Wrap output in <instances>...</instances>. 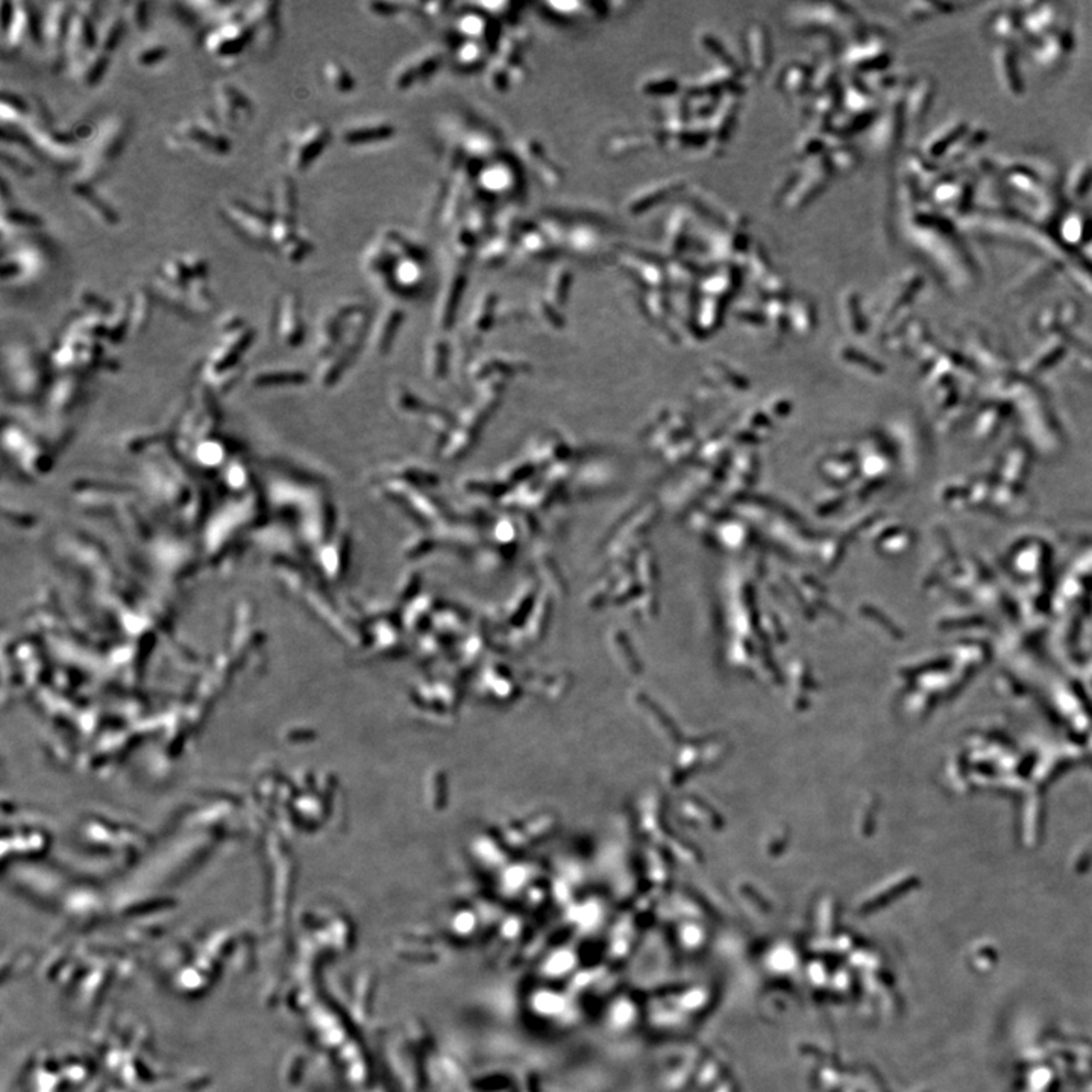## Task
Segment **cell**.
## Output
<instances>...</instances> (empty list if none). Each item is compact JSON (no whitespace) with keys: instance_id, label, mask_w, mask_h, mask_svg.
Wrapping results in <instances>:
<instances>
[{"instance_id":"obj_1","label":"cell","mask_w":1092,"mask_h":1092,"mask_svg":"<svg viewBox=\"0 0 1092 1092\" xmlns=\"http://www.w3.org/2000/svg\"><path fill=\"white\" fill-rule=\"evenodd\" d=\"M129 123L125 117L111 116L97 128L86 152L81 155L75 183L93 185L108 174L125 147Z\"/></svg>"},{"instance_id":"obj_2","label":"cell","mask_w":1092,"mask_h":1092,"mask_svg":"<svg viewBox=\"0 0 1092 1092\" xmlns=\"http://www.w3.org/2000/svg\"><path fill=\"white\" fill-rule=\"evenodd\" d=\"M252 41L253 35L244 12L232 8L202 37L203 49L228 70L240 64V55Z\"/></svg>"},{"instance_id":"obj_3","label":"cell","mask_w":1092,"mask_h":1092,"mask_svg":"<svg viewBox=\"0 0 1092 1092\" xmlns=\"http://www.w3.org/2000/svg\"><path fill=\"white\" fill-rule=\"evenodd\" d=\"M30 140V147L37 149L49 163L58 169L77 167L81 155L75 132H64L53 128L41 117H30L20 128Z\"/></svg>"},{"instance_id":"obj_4","label":"cell","mask_w":1092,"mask_h":1092,"mask_svg":"<svg viewBox=\"0 0 1092 1092\" xmlns=\"http://www.w3.org/2000/svg\"><path fill=\"white\" fill-rule=\"evenodd\" d=\"M167 145L174 151H196L210 155H226L231 151V142L223 134L221 123L213 114H199L183 120L167 134Z\"/></svg>"},{"instance_id":"obj_5","label":"cell","mask_w":1092,"mask_h":1092,"mask_svg":"<svg viewBox=\"0 0 1092 1092\" xmlns=\"http://www.w3.org/2000/svg\"><path fill=\"white\" fill-rule=\"evenodd\" d=\"M2 11V48L5 53H17L28 41L41 46V14L30 3L5 0Z\"/></svg>"},{"instance_id":"obj_6","label":"cell","mask_w":1092,"mask_h":1092,"mask_svg":"<svg viewBox=\"0 0 1092 1092\" xmlns=\"http://www.w3.org/2000/svg\"><path fill=\"white\" fill-rule=\"evenodd\" d=\"M222 216L243 240L253 246H267L272 216L269 210L253 207L242 199H230L222 205Z\"/></svg>"},{"instance_id":"obj_7","label":"cell","mask_w":1092,"mask_h":1092,"mask_svg":"<svg viewBox=\"0 0 1092 1092\" xmlns=\"http://www.w3.org/2000/svg\"><path fill=\"white\" fill-rule=\"evenodd\" d=\"M72 11L73 5L68 2H52L49 3L46 12L41 16V23H39L41 48L44 49L49 64L53 68H59L63 64H66L64 41Z\"/></svg>"},{"instance_id":"obj_8","label":"cell","mask_w":1092,"mask_h":1092,"mask_svg":"<svg viewBox=\"0 0 1092 1092\" xmlns=\"http://www.w3.org/2000/svg\"><path fill=\"white\" fill-rule=\"evenodd\" d=\"M329 140H331V132L328 126L320 122H313L309 125L304 126L298 132L290 136L287 142L286 146L287 163L295 172H305L325 151Z\"/></svg>"},{"instance_id":"obj_9","label":"cell","mask_w":1092,"mask_h":1092,"mask_svg":"<svg viewBox=\"0 0 1092 1092\" xmlns=\"http://www.w3.org/2000/svg\"><path fill=\"white\" fill-rule=\"evenodd\" d=\"M214 116L221 126L242 129L253 117V105L249 97L231 82L219 81L213 87Z\"/></svg>"},{"instance_id":"obj_10","label":"cell","mask_w":1092,"mask_h":1092,"mask_svg":"<svg viewBox=\"0 0 1092 1092\" xmlns=\"http://www.w3.org/2000/svg\"><path fill=\"white\" fill-rule=\"evenodd\" d=\"M244 19L251 26L252 44L260 50H271L280 39V3L264 0L255 2L244 11Z\"/></svg>"},{"instance_id":"obj_11","label":"cell","mask_w":1092,"mask_h":1092,"mask_svg":"<svg viewBox=\"0 0 1092 1092\" xmlns=\"http://www.w3.org/2000/svg\"><path fill=\"white\" fill-rule=\"evenodd\" d=\"M97 49V28L95 20L73 5L64 41V57L68 67Z\"/></svg>"},{"instance_id":"obj_12","label":"cell","mask_w":1092,"mask_h":1092,"mask_svg":"<svg viewBox=\"0 0 1092 1092\" xmlns=\"http://www.w3.org/2000/svg\"><path fill=\"white\" fill-rule=\"evenodd\" d=\"M444 63V55L439 50H425L417 53L411 59L402 63L392 77V86L404 91L415 87L416 82L434 75L435 70Z\"/></svg>"},{"instance_id":"obj_13","label":"cell","mask_w":1092,"mask_h":1092,"mask_svg":"<svg viewBox=\"0 0 1092 1092\" xmlns=\"http://www.w3.org/2000/svg\"><path fill=\"white\" fill-rule=\"evenodd\" d=\"M41 269H43L41 252L30 244L11 248L10 252L3 253V263H2L3 281L28 280L30 276L39 275Z\"/></svg>"},{"instance_id":"obj_14","label":"cell","mask_w":1092,"mask_h":1092,"mask_svg":"<svg viewBox=\"0 0 1092 1092\" xmlns=\"http://www.w3.org/2000/svg\"><path fill=\"white\" fill-rule=\"evenodd\" d=\"M395 126L387 120H365L343 129L342 140L349 146L368 145L395 137Z\"/></svg>"},{"instance_id":"obj_15","label":"cell","mask_w":1092,"mask_h":1092,"mask_svg":"<svg viewBox=\"0 0 1092 1092\" xmlns=\"http://www.w3.org/2000/svg\"><path fill=\"white\" fill-rule=\"evenodd\" d=\"M478 181L484 192L493 194L509 193L519 184V174L518 170L513 169L510 163L501 160L493 165H486L478 176Z\"/></svg>"},{"instance_id":"obj_16","label":"cell","mask_w":1092,"mask_h":1092,"mask_svg":"<svg viewBox=\"0 0 1092 1092\" xmlns=\"http://www.w3.org/2000/svg\"><path fill=\"white\" fill-rule=\"evenodd\" d=\"M108 66H109V53L97 48L68 68L73 77L77 79V84L90 88L95 87L100 82V79L107 72Z\"/></svg>"},{"instance_id":"obj_17","label":"cell","mask_w":1092,"mask_h":1092,"mask_svg":"<svg viewBox=\"0 0 1092 1092\" xmlns=\"http://www.w3.org/2000/svg\"><path fill=\"white\" fill-rule=\"evenodd\" d=\"M72 193L77 197L79 202L82 203L88 210V213L96 217V221L107 225V226H114L120 222V217L116 210L105 202L99 194L93 190V185L81 184L75 183L72 184Z\"/></svg>"},{"instance_id":"obj_18","label":"cell","mask_w":1092,"mask_h":1092,"mask_svg":"<svg viewBox=\"0 0 1092 1092\" xmlns=\"http://www.w3.org/2000/svg\"><path fill=\"white\" fill-rule=\"evenodd\" d=\"M296 185L289 176H281L276 179L272 190L271 216L296 217L298 196Z\"/></svg>"},{"instance_id":"obj_19","label":"cell","mask_w":1092,"mask_h":1092,"mask_svg":"<svg viewBox=\"0 0 1092 1092\" xmlns=\"http://www.w3.org/2000/svg\"><path fill=\"white\" fill-rule=\"evenodd\" d=\"M523 155L527 156V161L536 167L537 174L545 184L557 185L561 179L560 167L554 165L550 156L545 158V149L539 145L536 140H525L523 145Z\"/></svg>"},{"instance_id":"obj_20","label":"cell","mask_w":1092,"mask_h":1092,"mask_svg":"<svg viewBox=\"0 0 1092 1092\" xmlns=\"http://www.w3.org/2000/svg\"><path fill=\"white\" fill-rule=\"evenodd\" d=\"M0 116H2V125L21 128V125L30 118V107L26 105L23 97L11 93L8 90H3L0 102Z\"/></svg>"},{"instance_id":"obj_21","label":"cell","mask_w":1092,"mask_h":1092,"mask_svg":"<svg viewBox=\"0 0 1092 1092\" xmlns=\"http://www.w3.org/2000/svg\"><path fill=\"white\" fill-rule=\"evenodd\" d=\"M126 25L128 23L123 14L113 12L111 16H108L100 25V28L97 30V48L111 55V52H114L118 46L120 39H123Z\"/></svg>"},{"instance_id":"obj_22","label":"cell","mask_w":1092,"mask_h":1092,"mask_svg":"<svg viewBox=\"0 0 1092 1092\" xmlns=\"http://www.w3.org/2000/svg\"><path fill=\"white\" fill-rule=\"evenodd\" d=\"M322 73L329 87L340 95H348L357 87V81L354 75L337 59H328L323 64Z\"/></svg>"},{"instance_id":"obj_23","label":"cell","mask_w":1092,"mask_h":1092,"mask_svg":"<svg viewBox=\"0 0 1092 1092\" xmlns=\"http://www.w3.org/2000/svg\"><path fill=\"white\" fill-rule=\"evenodd\" d=\"M43 223V217H39V214L30 213L19 207H3L2 232L21 228H39Z\"/></svg>"},{"instance_id":"obj_24","label":"cell","mask_w":1092,"mask_h":1092,"mask_svg":"<svg viewBox=\"0 0 1092 1092\" xmlns=\"http://www.w3.org/2000/svg\"><path fill=\"white\" fill-rule=\"evenodd\" d=\"M486 50L480 41L474 39H466L463 44H460L455 50V64L466 70H472L478 67L483 63Z\"/></svg>"},{"instance_id":"obj_25","label":"cell","mask_w":1092,"mask_h":1092,"mask_svg":"<svg viewBox=\"0 0 1092 1092\" xmlns=\"http://www.w3.org/2000/svg\"><path fill=\"white\" fill-rule=\"evenodd\" d=\"M313 251H314V243L307 239L305 235L296 234L290 242L284 244L278 252L282 255L284 260H287L291 264H298V263L304 262Z\"/></svg>"},{"instance_id":"obj_26","label":"cell","mask_w":1092,"mask_h":1092,"mask_svg":"<svg viewBox=\"0 0 1092 1092\" xmlns=\"http://www.w3.org/2000/svg\"><path fill=\"white\" fill-rule=\"evenodd\" d=\"M169 55V49L163 43H146L136 49L132 58L140 67H151Z\"/></svg>"},{"instance_id":"obj_27","label":"cell","mask_w":1092,"mask_h":1092,"mask_svg":"<svg viewBox=\"0 0 1092 1092\" xmlns=\"http://www.w3.org/2000/svg\"><path fill=\"white\" fill-rule=\"evenodd\" d=\"M521 248L523 251L530 255V257H546L550 253V239L546 235V231H530L525 232L521 235Z\"/></svg>"},{"instance_id":"obj_28","label":"cell","mask_w":1092,"mask_h":1092,"mask_svg":"<svg viewBox=\"0 0 1092 1092\" xmlns=\"http://www.w3.org/2000/svg\"><path fill=\"white\" fill-rule=\"evenodd\" d=\"M483 16L478 12H466L460 16L457 20V30L463 35L464 39H483L486 34V26H484Z\"/></svg>"},{"instance_id":"obj_29","label":"cell","mask_w":1092,"mask_h":1092,"mask_svg":"<svg viewBox=\"0 0 1092 1092\" xmlns=\"http://www.w3.org/2000/svg\"><path fill=\"white\" fill-rule=\"evenodd\" d=\"M126 23L132 26L137 32H145L149 28V11L146 2H129L123 11Z\"/></svg>"},{"instance_id":"obj_30","label":"cell","mask_w":1092,"mask_h":1092,"mask_svg":"<svg viewBox=\"0 0 1092 1092\" xmlns=\"http://www.w3.org/2000/svg\"><path fill=\"white\" fill-rule=\"evenodd\" d=\"M572 282V272L566 266H559L550 275V287L559 295H566Z\"/></svg>"},{"instance_id":"obj_31","label":"cell","mask_w":1092,"mask_h":1092,"mask_svg":"<svg viewBox=\"0 0 1092 1092\" xmlns=\"http://www.w3.org/2000/svg\"><path fill=\"white\" fill-rule=\"evenodd\" d=\"M509 246L510 243L507 239H493L492 242L487 244V248L483 251V260L486 263H496L503 260L504 257L509 253Z\"/></svg>"},{"instance_id":"obj_32","label":"cell","mask_w":1092,"mask_h":1092,"mask_svg":"<svg viewBox=\"0 0 1092 1092\" xmlns=\"http://www.w3.org/2000/svg\"><path fill=\"white\" fill-rule=\"evenodd\" d=\"M2 163L3 165H10L14 172L21 174V176H30L34 174V169L30 163L21 161L16 154H10L5 147H2Z\"/></svg>"}]
</instances>
